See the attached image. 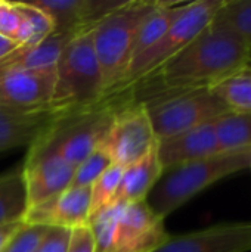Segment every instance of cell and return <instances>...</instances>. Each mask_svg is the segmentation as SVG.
<instances>
[{"mask_svg":"<svg viewBox=\"0 0 251 252\" xmlns=\"http://www.w3.org/2000/svg\"><path fill=\"white\" fill-rule=\"evenodd\" d=\"M251 46L213 21L176 56L132 89L141 100L163 92L213 89L250 62Z\"/></svg>","mask_w":251,"mask_h":252,"instance_id":"1","label":"cell"},{"mask_svg":"<svg viewBox=\"0 0 251 252\" xmlns=\"http://www.w3.org/2000/svg\"><path fill=\"white\" fill-rule=\"evenodd\" d=\"M133 97V89L118 90L92 106L55 114L50 126L30 145L28 154H52L77 167L99 148L117 111Z\"/></svg>","mask_w":251,"mask_h":252,"instance_id":"2","label":"cell"},{"mask_svg":"<svg viewBox=\"0 0 251 252\" xmlns=\"http://www.w3.org/2000/svg\"><path fill=\"white\" fill-rule=\"evenodd\" d=\"M158 4V0H126L93 27V47L105 96L120 90L132 61L136 34Z\"/></svg>","mask_w":251,"mask_h":252,"instance_id":"3","label":"cell"},{"mask_svg":"<svg viewBox=\"0 0 251 252\" xmlns=\"http://www.w3.org/2000/svg\"><path fill=\"white\" fill-rule=\"evenodd\" d=\"M251 167V148L219 152L167 171L146 198L151 210L166 219L216 182Z\"/></svg>","mask_w":251,"mask_h":252,"instance_id":"4","label":"cell"},{"mask_svg":"<svg viewBox=\"0 0 251 252\" xmlns=\"http://www.w3.org/2000/svg\"><path fill=\"white\" fill-rule=\"evenodd\" d=\"M93 27L81 30L61 53L49 111L59 115L92 106L105 97L93 47Z\"/></svg>","mask_w":251,"mask_h":252,"instance_id":"5","label":"cell"},{"mask_svg":"<svg viewBox=\"0 0 251 252\" xmlns=\"http://www.w3.org/2000/svg\"><path fill=\"white\" fill-rule=\"evenodd\" d=\"M223 3L225 0H197L185 3L163 37L130 62L120 90H127L151 77L166 62L185 49L213 21Z\"/></svg>","mask_w":251,"mask_h":252,"instance_id":"6","label":"cell"},{"mask_svg":"<svg viewBox=\"0 0 251 252\" xmlns=\"http://www.w3.org/2000/svg\"><path fill=\"white\" fill-rule=\"evenodd\" d=\"M139 102L146 108L157 142L210 123L229 111L212 89L163 92Z\"/></svg>","mask_w":251,"mask_h":252,"instance_id":"7","label":"cell"},{"mask_svg":"<svg viewBox=\"0 0 251 252\" xmlns=\"http://www.w3.org/2000/svg\"><path fill=\"white\" fill-rule=\"evenodd\" d=\"M155 145L157 137L146 108L133 97L117 111L99 148L109 155L112 164L127 167L142 158Z\"/></svg>","mask_w":251,"mask_h":252,"instance_id":"8","label":"cell"},{"mask_svg":"<svg viewBox=\"0 0 251 252\" xmlns=\"http://www.w3.org/2000/svg\"><path fill=\"white\" fill-rule=\"evenodd\" d=\"M56 69H9L0 72V109L31 114L49 111Z\"/></svg>","mask_w":251,"mask_h":252,"instance_id":"9","label":"cell"},{"mask_svg":"<svg viewBox=\"0 0 251 252\" xmlns=\"http://www.w3.org/2000/svg\"><path fill=\"white\" fill-rule=\"evenodd\" d=\"M170 239L164 219L146 201L123 205L108 252H152Z\"/></svg>","mask_w":251,"mask_h":252,"instance_id":"10","label":"cell"},{"mask_svg":"<svg viewBox=\"0 0 251 252\" xmlns=\"http://www.w3.org/2000/svg\"><path fill=\"white\" fill-rule=\"evenodd\" d=\"M75 167L52 154H27L22 164L28 208L53 198L71 186Z\"/></svg>","mask_w":251,"mask_h":252,"instance_id":"11","label":"cell"},{"mask_svg":"<svg viewBox=\"0 0 251 252\" xmlns=\"http://www.w3.org/2000/svg\"><path fill=\"white\" fill-rule=\"evenodd\" d=\"M90 188H68L59 195L27 210L24 223L77 229L89 224Z\"/></svg>","mask_w":251,"mask_h":252,"instance_id":"12","label":"cell"},{"mask_svg":"<svg viewBox=\"0 0 251 252\" xmlns=\"http://www.w3.org/2000/svg\"><path fill=\"white\" fill-rule=\"evenodd\" d=\"M251 251V223L217 224L194 233L175 236L152 252Z\"/></svg>","mask_w":251,"mask_h":252,"instance_id":"13","label":"cell"},{"mask_svg":"<svg viewBox=\"0 0 251 252\" xmlns=\"http://www.w3.org/2000/svg\"><path fill=\"white\" fill-rule=\"evenodd\" d=\"M215 154H219L215 120L157 142V155L164 173Z\"/></svg>","mask_w":251,"mask_h":252,"instance_id":"14","label":"cell"},{"mask_svg":"<svg viewBox=\"0 0 251 252\" xmlns=\"http://www.w3.org/2000/svg\"><path fill=\"white\" fill-rule=\"evenodd\" d=\"M34 6L47 13L56 30L95 27L126 0H36Z\"/></svg>","mask_w":251,"mask_h":252,"instance_id":"15","label":"cell"},{"mask_svg":"<svg viewBox=\"0 0 251 252\" xmlns=\"http://www.w3.org/2000/svg\"><path fill=\"white\" fill-rule=\"evenodd\" d=\"M81 30L84 28L55 30L37 44L18 47L0 61V72L9 69H56L61 53Z\"/></svg>","mask_w":251,"mask_h":252,"instance_id":"16","label":"cell"},{"mask_svg":"<svg viewBox=\"0 0 251 252\" xmlns=\"http://www.w3.org/2000/svg\"><path fill=\"white\" fill-rule=\"evenodd\" d=\"M164 171L157 155V145L142 158L124 167L112 205H129L146 201Z\"/></svg>","mask_w":251,"mask_h":252,"instance_id":"17","label":"cell"},{"mask_svg":"<svg viewBox=\"0 0 251 252\" xmlns=\"http://www.w3.org/2000/svg\"><path fill=\"white\" fill-rule=\"evenodd\" d=\"M50 111L18 114L0 109V152L31 145L55 120Z\"/></svg>","mask_w":251,"mask_h":252,"instance_id":"18","label":"cell"},{"mask_svg":"<svg viewBox=\"0 0 251 252\" xmlns=\"http://www.w3.org/2000/svg\"><path fill=\"white\" fill-rule=\"evenodd\" d=\"M28 210L22 165L0 174V226L24 221Z\"/></svg>","mask_w":251,"mask_h":252,"instance_id":"19","label":"cell"},{"mask_svg":"<svg viewBox=\"0 0 251 252\" xmlns=\"http://www.w3.org/2000/svg\"><path fill=\"white\" fill-rule=\"evenodd\" d=\"M185 3L179 1H160L157 9L143 21L141 25L132 50V61L152 47L172 25L175 18L179 15ZM130 61V62H132Z\"/></svg>","mask_w":251,"mask_h":252,"instance_id":"20","label":"cell"},{"mask_svg":"<svg viewBox=\"0 0 251 252\" xmlns=\"http://www.w3.org/2000/svg\"><path fill=\"white\" fill-rule=\"evenodd\" d=\"M219 152L251 148V112L228 111L215 120Z\"/></svg>","mask_w":251,"mask_h":252,"instance_id":"21","label":"cell"},{"mask_svg":"<svg viewBox=\"0 0 251 252\" xmlns=\"http://www.w3.org/2000/svg\"><path fill=\"white\" fill-rule=\"evenodd\" d=\"M229 111L251 112V62L212 89Z\"/></svg>","mask_w":251,"mask_h":252,"instance_id":"22","label":"cell"},{"mask_svg":"<svg viewBox=\"0 0 251 252\" xmlns=\"http://www.w3.org/2000/svg\"><path fill=\"white\" fill-rule=\"evenodd\" d=\"M215 21L234 31L251 46V0H225Z\"/></svg>","mask_w":251,"mask_h":252,"instance_id":"23","label":"cell"},{"mask_svg":"<svg viewBox=\"0 0 251 252\" xmlns=\"http://www.w3.org/2000/svg\"><path fill=\"white\" fill-rule=\"evenodd\" d=\"M124 167L112 164L90 188V214L89 220L102 210L112 205Z\"/></svg>","mask_w":251,"mask_h":252,"instance_id":"24","label":"cell"},{"mask_svg":"<svg viewBox=\"0 0 251 252\" xmlns=\"http://www.w3.org/2000/svg\"><path fill=\"white\" fill-rule=\"evenodd\" d=\"M112 165L109 155L98 148L87 158H84L74 171L71 188H92V185Z\"/></svg>","mask_w":251,"mask_h":252,"instance_id":"25","label":"cell"},{"mask_svg":"<svg viewBox=\"0 0 251 252\" xmlns=\"http://www.w3.org/2000/svg\"><path fill=\"white\" fill-rule=\"evenodd\" d=\"M49 229L47 226L22 223L1 252H37Z\"/></svg>","mask_w":251,"mask_h":252,"instance_id":"26","label":"cell"},{"mask_svg":"<svg viewBox=\"0 0 251 252\" xmlns=\"http://www.w3.org/2000/svg\"><path fill=\"white\" fill-rule=\"evenodd\" d=\"M13 4L16 6L22 19L31 27V30L38 38L43 40L56 30L52 18L47 13H44L41 9L34 6L31 1H13Z\"/></svg>","mask_w":251,"mask_h":252,"instance_id":"27","label":"cell"},{"mask_svg":"<svg viewBox=\"0 0 251 252\" xmlns=\"http://www.w3.org/2000/svg\"><path fill=\"white\" fill-rule=\"evenodd\" d=\"M21 22L22 16L13 1L0 0V35L15 41Z\"/></svg>","mask_w":251,"mask_h":252,"instance_id":"28","label":"cell"},{"mask_svg":"<svg viewBox=\"0 0 251 252\" xmlns=\"http://www.w3.org/2000/svg\"><path fill=\"white\" fill-rule=\"evenodd\" d=\"M71 230L64 227H50L37 252H67Z\"/></svg>","mask_w":251,"mask_h":252,"instance_id":"29","label":"cell"},{"mask_svg":"<svg viewBox=\"0 0 251 252\" xmlns=\"http://www.w3.org/2000/svg\"><path fill=\"white\" fill-rule=\"evenodd\" d=\"M67 252H95V239L89 224L71 230Z\"/></svg>","mask_w":251,"mask_h":252,"instance_id":"30","label":"cell"},{"mask_svg":"<svg viewBox=\"0 0 251 252\" xmlns=\"http://www.w3.org/2000/svg\"><path fill=\"white\" fill-rule=\"evenodd\" d=\"M24 221H18V223H10V224H4L0 226V252L4 250V247L7 245V242L10 241V238L16 233V230L22 226Z\"/></svg>","mask_w":251,"mask_h":252,"instance_id":"31","label":"cell"},{"mask_svg":"<svg viewBox=\"0 0 251 252\" xmlns=\"http://www.w3.org/2000/svg\"><path fill=\"white\" fill-rule=\"evenodd\" d=\"M18 47H19V46H18L15 41H12V40L4 38V37L0 35V61L4 59L6 56H9V55H10L12 52H15Z\"/></svg>","mask_w":251,"mask_h":252,"instance_id":"32","label":"cell"},{"mask_svg":"<svg viewBox=\"0 0 251 252\" xmlns=\"http://www.w3.org/2000/svg\"><path fill=\"white\" fill-rule=\"evenodd\" d=\"M250 62H251V50H250Z\"/></svg>","mask_w":251,"mask_h":252,"instance_id":"33","label":"cell"}]
</instances>
